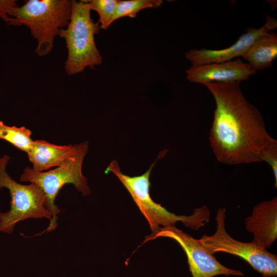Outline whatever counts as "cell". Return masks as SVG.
Segmentation results:
<instances>
[{"label":"cell","instance_id":"obj_14","mask_svg":"<svg viewBox=\"0 0 277 277\" xmlns=\"http://www.w3.org/2000/svg\"><path fill=\"white\" fill-rule=\"evenodd\" d=\"M31 130L24 126H9L0 121V138L26 153L30 149L34 141L31 138Z\"/></svg>","mask_w":277,"mask_h":277},{"label":"cell","instance_id":"obj_12","mask_svg":"<svg viewBox=\"0 0 277 277\" xmlns=\"http://www.w3.org/2000/svg\"><path fill=\"white\" fill-rule=\"evenodd\" d=\"M75 151V145L60 146L44 140H35L27 154L34 170L45 171L61 166Z\"/></svg>","mask_w":277,"mask_h":277},{"label":"cell","instance_id":"obj_3","mask_svg":"<svg viewBox=\"0 0 277 277\" xmlns=\"http://www.w3.org/2000/svg\"><path fill=\"white\" fill-rule=\"evenodd\" d=\"M166 152H161L149 169L141 175L130 176L124 174L121 171L118 164L115 160L110 163L105 173H113L122 183L149 223L151 233L156 232L161 227L160 226H162V227L175 226V223L179 221L186 227L199 230L209 220L210 212L206 205L195 209L193 214L191 215H177L155 203L150 195L149 176L151 170L156 162L163 157Z\"/></svg>","mask_w":277,"mask_h":277},{"label":"cell","instance_id":"obj_10","mask_svg":"<svg viewBox=\"0 0 277 277\" xmlns=\"http://www.w3.org/2000/svg\"><path fill=\"white\" fill-rule=\"evenodd\" d=\"M255 73L256 71L249 64L240 58L192 66L186 71L188 81L203 85L207 83L241 82L248 80Z\"/></svg>","mask_w":277,"mask_h":277},{"label":"cell","instance_id":"obj_2","mask_svg":"<svg viewBox=\"0 0 277 277\" xmlns=\"http://www.w3.org/2000/svg\"><path fill=\"white\" fill-rule=\"evenodd\" d=\"M71 11L70 0H28L10 10L13 17L8 25L28 27L37 41L36 53L43 56L51 51L60 30L68 25Z\"/></svg>","mask_w":277,"mask_h":277},{"label":"cell","instance_id":"obj_15","mask_svg":"<svg viewBox=\"0 0 277 277\" xmlns=\"http://www.w3.org/2000/svg\"><path fill=\"white\" fill-rule=\"evenodd\" d=\"M162 3V0L118 1L112 22L125 16L135 18L140 11L146 8L158 7Z\"/></svg>","mask_w":277,"mask_h":277},{"label":"cell","instance_id":"obj_4","mask_svg":"<svg viewBox=\"0 0 277 277\" xmlns=\"http://www.w3.org/2000/svg\"><path fill=\"white\" fill-rule=\"evenodd\" d=\"M88 3L72 1L69 23L58 34L65 41L68 56L64 68L69 75L82 72L88 67L93 69L102 63L94 41V35L100 32V23H95L91 18Z\"/></svg>","mask_w":277,"mask_h":277},{"label":"cell","instance_id":"obj_13","mask_svg":"<svg viewBox=\"0 0 277 277\" xmlns=\"http://www.w3.org/2000/svg\"><path fill=\"white\" fill-rule=\"evenodd\" d=\"M277 56V34L268 32L257 39L243 59L256 71L268 68Z\"/></svg>","mask_w":277,"mask_h":277},{"label":"cell","instance_id":"obj_1","mask_svg":"<svg viewBox=\"0 0 277 277\" xmlns=\"http://www.w3.org/2000/svg\"><path fill=\"white\" fill-rule=\"evenodd\" d=\"M240 82L207 83L215 102L209 140L221 163L237 165L266 162L277 180V141L267 132L259 110L248 102Z\"/></svg>","mask_w":277,"mask_h":277},{"label":"cell","instance_id":"obj_16","mask_svg":"<svg viewBox=\"0 0 277 277\" xmlns=\"http://www.w3.org/2000/svg\"><path fill=\"white\" fill-rule=\"evenodd\" d=\"M118 0H93L88 1L91 10H94L99 15L98 22L101 28L106 29L112 23V19L115 11Z\"/></svg>","mask_w":277,"mask_h":277},{"label":"cell","instance_id":"obj_17","mask_svg":"<svg viewBox=\"0 0 277 277\" xmlns=\"http://www.w3.org/2000/svg\"><path fill=\"white\" fill-rule=\"evenodd\" d=\"M15 0H0V17L7 24L9 22V12L10 10L17 6Z\"/></svg>","mask_w":277,"mask_h":277},{"label":"cell","instance_id":"obj_5","mask_svg":"<svg viewBox=\"0 0 277 277\" xmlns=\"http://www.w3.org/2000/svg\"><path fill=\"white\" fill-rule=\"evenodd\" d=\"M75 146V153L55 169L47 171H36L27 166L21 175V181L35 184L42 189L46 197L45 206L52 214L48 227L35 236L48 233L56 228L57 215L61 210L55 201L65 185L73 184L83 196L90 193L87 179L82 172L83 160L88 150V143L83 142Z\"/></svg>","mask_w":277,"mask_h":277},{"label":"cell","instance_id":"obj_11","mask_svg":"<svg viewBox=\"0 0 277 277\" xmlns=\"http://www.w3.org/2000/svg\"><path fill=\"white\" fill-rule=\"evenodd\" d=\"M245 224L254 235L253 242L262 248L270 247L277 238V197L256 205Z\"/></svg>","mask_w":277,"mask_h":277},{"label":"cell","instance_id":"obj_8","mask_svg":"<svg viewBox=\"0 0 277 277\" xmlns=\"http://www.w3.org/2000/svg\"><path fill=\"white\" fill-rule=\"evenodd\" d=\"M159 237L175 240L185 251L192 277H213L219 275L243 276L240 270L229 268L221 264L201 244L200 241L177 229L175 226L160 227L147 236L144 243Z\"/></svg>","mask_w":277,"mask_h":277},{"label":"cell","instance_id":"obj_9","mask_svg":"<svg viewBox=\"0 0 277 277\" xmlns=\"http://www.w3.org/2000/svg\"><path fill=\"white\" fill-rule=\"evenodd\" d=\"M277 27V21L269 15L264 25L260 28L250 27L247 32L242 34L230 46L222 49H192L185 54V58L192 66H200L207 64L220 63L233 60L238 56H243L260 37Z\"/></svg>","mask_w":277,"mask_h":277},{"label":"cell","instance_id":"obj_7","mask_svg":"<svg viewBox=\"0 0 277 277\" xmlns=\"http://www.w3.org/2000/svg\"><path fill=\"white\" fill-rule=\"evenodd\" d=\"M226 210L218 209L216 216V231L210 236L204 235L199 239L211 253L224 252L238 256L247 262L262 277L277 275V256L259 246L252 241L245 243L237 241L228 234L225 229Z\"/></svg>","mask_w":277,"mask_h":277},{"label":"cell","instance_id":"obj_6","mask_svg":"<svg viewBox=\"0 0 277 277\" xmlns=\"http://www.w3.org/2000/svg\"><path fill=\"white\" fill-rule=\"evenodd\" d=\"M9 160L7 154L0 158V190L7 188L11 196L9 210L0 212V232L11 234L21 221L43 218L50 221L52 214L45 206V194L38 185L19 184L7 173L6 166Z\"/></svg>","mask_w":277,"mask_h":277}]
</instances>
